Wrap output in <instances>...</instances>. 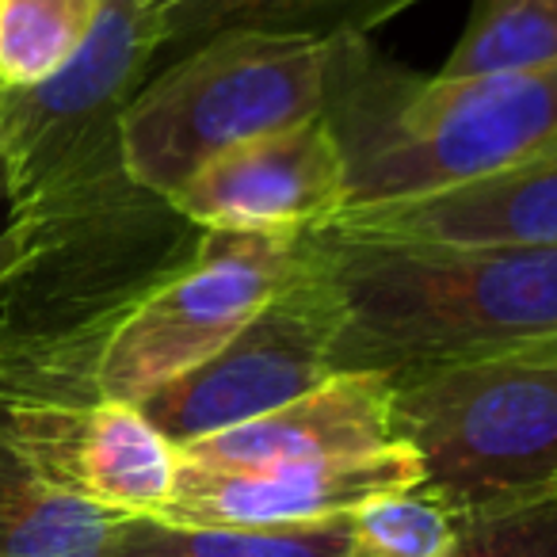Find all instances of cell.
<instances>
[{
    "mask_svg": "<svg viewBox=\"0 0 557 557\" xmlns=\"http://www.w3.org/2000/svg\"><path fill=\"white\" fill-rule=\"evenodd\" d=\"M341 306L306 245L298 275L225 348L138 401L176 447L278 409L333 379Z\"/></svg>",
    "mask_w": 557,
    "mask_h": 557,
    "instance_id": "7",
    "label": "cell"
},
{
    "mask_svg": "<svg viewBox=\"0 0 557 557\" xmlns=\"http://www.w3.org/2000/svg\"><path fill=\"white\" fill-rule=\"evenodd\" d=\"M325 119L348 164V207L409 199L554 149L557 65L443 81L341 39L329 47Z\"/></svg>",
    "mask_w": 557,
    "mask_h": 557,
    "instance_id": "3",
    "label": "cell"
},
{
    "mask_svg": "<svg viewBox=\"0 0 557 557\" xmlns=\"http://www.w3.org/2000/svg\"><path fill=\"white\" fill-rule=\"evenodd\" d=\"M447 557H557V493L462 511Z\"/></svg>",
    "mask_w": 557,
    "mask_h": 557,
    "instance_id": "18",
    "label": "cell"
},
{
    "mask_svg": "<svg viewBox=\"0 0 557 557\" xmlns=\"http://www.w3.org/2000/svg\"><path fill=\"white\" fill-rule=\"evenodd\" d=\"M394 382L386 374H333L318 389L180 447V458L210 470H268V466L325 462L394 447Z\"/></svg>",
    "mask_w": 557,
    "mask_h": 557,
    "instance_id": "11",
    "label": "cell"
},
{
    "mask_svg": "<svg viewBox=\"0 0 557 557\" xmlns=\"http://www.w3.org/2000/svg\"><path fill=\"white\" fill-rule=\"evenodd\" d=\"M420 0H161V62L222 35H275V39L333 42L367 39L386 20Z\"/></svg>",
    "mask_w": 557,
    "mask_h": 557,
    "instance_id": "12",
    "label": "cell"
},
{
    "mask_svg": "<svg viewBox=\"0 0 557 557\" xmlns=\"http://www.w3.org/2000/svg\"><path fill=\"white\" fill-rule=\"evenodd\" d=\"M329 47L222 35L153 73L123 115L131 176L172 195L218 153L325 115Z\"/></svg>",
    "mask_w": 557,
    "mask_h": 557,
    "instance_id": "4",
    "label": "cell"
},
{
    "mask_svg": "<svg viewBox=\"0 0 557 557\" xmlns=\"http://www.w3.org/2000/svg\"><path fill=\"white\" fill-rule=\"evenodd\" d=\"M0 199H4V176H0ZM12 271H16V248H12V237L0 230V295L9 287Z\"/></svg>",
    "mask_w": 557,
    "mask_h": 557,
    "instance_id": "19",
    "label": "cell"
},
{
    "mask_svg": "<svg viewBox=\"0 0 557 557\" xmlns=\"http://www.w3.org/2000/svg\"><path fill=\"white\" fill-rule=\"evenodd\" d=\"M546 348H557V341H549V344H546Z\"/></svg>",
    "mask_w": 557,
    "mask_h": 557,
    "instance_id": "20",
    "label": "cell"
},
{
    "mask_svg": "<svg viewBox=\"0 0 557 557\" xmlns=\"http://www.w3.org/2000/svg\"><path fill=\"white\" fill-rule=\"evenodd\" d=\"M336 233L478 248H557V146L488 176L409 199L348 207Z\"/></svg>",
    "mask_w": 557,
    "mask_h": 557,
    "instance_id": "10",
    "label": "cell"
},
{
    "mask_svg": "<svg viewBox=\"0 0 557 557\" xmlns=\"http://www.w3.org/2000/svg\"><path fill=\"white\" fill-rule=\"evenodd\" d=\"M462 531V511L417 485L367 500L348 516L344 557H447Z\"/></svg>",
    "mask_w": 557,
    "mask_h": 557,
    "instance_id": "17",
    "label": "cell"
},
{
    "mask_svg": "<svg viewBox=\"0 0 557 557\" xmlns=\"http://www.w3.org/2000/svg\"><path fill=\"white\" fill-rule=\"evenodd\" d=\"M164 50L161 0H108L88 47L42 85L0 88L4 233L16 271L0 325L108 336L195 260L202 233L131 176L123 115Z\"/></svg>",
    "mask_w": 557,
    "mask_h": 557,
    "instance_id": "1",
    "label": "cell"
},
{
    "mask_svg": "<svg viewBox=\"0 0 557 557\" xmlns=\"http://www.w3.org/2000/svg\"><path fill=\"white\" fill-rule=\"evenodd\" d=\"M348 516L306 527H191L161 516H126L111 557H344Z\"/></svg>",
    "mask_w": 557,
    "mask_h": 557,
    "instance_id": "14",
    "label": "cell"
},
{
    "mask_svg": "<svg viewBox=\"0 0 557 557\" xmlns=\"http://www.w3.org/2000/svg\"><path fill=\"white\" fill-rule=\"evenodd\" d=\"M119 519L0 450V557H111Z\"/></svg>",
    "mask_w": 557,
    "mask_h": 557,
    "instance_id": "13",
    "label": "cell"
},
{
    "mask_svg": "<svg viewBox=\"0 0 557 557\" xmlns=\"http://www.w3.org/2000/svg\"><path fill=\"white\" fill-rule=\"evenodd\" d=\"M108 0H0V88L42 85L88 47Z\"/></svg>",
    "mask_w": 557,
    "mask_h": 557,
    "instance_id": "16",
    "label": "cell"
},
{
    "mask_svg": "<svg viewBox=\"0 0 557 557\" xmlns=\"http://www.w3.org/2000/svg\"><path fill=\"white\" fill-rule=\"evenodd\" d=\"M424 485V462L405 440L371 455L268 470H210L180 458L161 519L191 527H306L344 519L367 500Z\"/></svg>",
    "mask_w": 557,
    "mask_h": 557,
    "instance_id": "9",
    "label": "cell"
},
{
    "mask_svg": "<svg viewBox=\"0 0 557 557\" xmlns=\"http://www.w3.org/2000/svg\"><path fill=\"white\" fill-rule=\"evenodd\" d=\"M172 207L199 230L310 233L348 207V164L325 115L218 153Z\"/></svg>",
    "mask_w": 557,
    "mask_h": 557,
    "instance_id": "8",
    "label": "cell"
},
{
    "mask_svg": "<svg viewBox=\"0 0 557 557\" xmlns=\"http://www.w3.org/2000/svg\"><path fill=\"white\" fill-rule=\"evenodd\" d=\"M394 428L455 511L557 493V348L397 382Z\"/></svg>",
    "mask_w": 557,
    "mask_h": 557,
    "instance_id": "5",
    "label": "cell"
},
{
    "mask_svg": "<svg viewBox=\"0 0 557 557\" xmlns=\"http://www.w3.org/2000/svg\"><path fill=\"white\" fill-rule=\"evenodd\" d=\"M557 65V0H478L435 77H493Z\"/></svg>",
    "mask_w": 557,
    "mask_h": 557,
    "instance_id": "15",
    "label": "cell"
},
{
    "mask_svg": "<svg viewBox=\"0 0 557 557\" xmlns=\"http://www.w3.org/2000/svg\"><path fill=\"white\" fill-rule=\"evenodd\" d=\"M306 260V233L207 230L191 263L119 318L96 359V386L138 405L233 341Z\"/></svg>",
    "mask_w": 557,
    "mask_h": 557,
    "instance_id": "6",
    "label": "cell"
},
{
    "mask_svg": "<svg viewBox=\"0 0 557 557\" xmlns=\"http://www.w3.org/2000/svg\"><path fill=\"white\" fill-rule=\"evenodd\" d=\"M306 245L341 306L333 374L424 379L557 341V248H478L351 237Z\"/></svg>",
    "mask_w": 557,
    "mask_h": 557,
    "instance_id": "2",
    "label": "cell"
}]
</instances>
